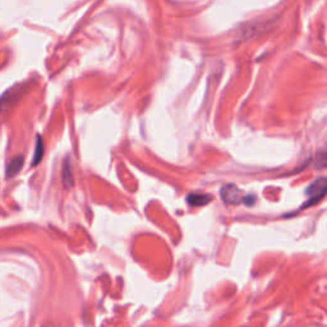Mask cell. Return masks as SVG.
<instances>
[{
    "label": "cell",
    "mask_w": 327,
    "mask_h": 327,
    "mask_svg": "<svg viewBox=\"0 0 327 327\" xmlns=\"http://www.w3.org/2000/svg\"><path fill=\"white\" fill-rule=\"evenodd\" d=\"M61 179L65 188H70L73 187V174L72 168H70V162L68 158H65L63 162V168H61Z\"/></svg>",
    "instance_id": "277c9868"
},
{
    "label": "cell",
    "mask_w": 327,
    "mask_h": 327,
    "mask_svg": "<svg viewBox=\"0 0 327 327\" xmlns=\"http://www.w3.org/2000/svg\"><path fill=\"white\" fill-rule=\"evenodd\" d=\"M23 162H25L23 156H17V157L12 158V160L8 162V165H7L6 177L8 178V179H11L12 177L17 175L18 173L21 172V169L23 168Z\"/></svg>",
    "instance_id": "3957f363"
},
{
    "label": "cell",
    "mask_w": 327,
    "mask_h": 327,
    "mask_svg": "<svg viewBox=\"0 0 327 327\" xmlns=\"http://www.w3.org/2000/svg\"><path fill=\"white\" fill-rule=\"evenodd\" d=\"M324 193H326V179L324 178H319V179H317L316 182H313L308 187L307 194L309 200L305 203L304 207L319 202L324 197Z\"/></svg>",
    "instance_id": "6da1fadb"
},
{
    "label": "cell",
    "mask_w": 327,
    "mask_h": 327,
    "mask_svg": "<svg viewBox=\"0 0 327 327\" xmlns=\"http://www.w3.org/2000/svg\"><path fill=\"white\" fill-rule=\"evenodd\" d=\"M220 193H221L222 201L226 203H229V205L238 203V202H240V200H241L240 191H239L235 186H231V184L222 187Z\"/></svg>",
    "instance_id": "7a4b0ae2"
},
{
    "label": "cell",
    "mask_w": 327,
    "mask_h": 327,
    "mask_svg": "<svg viewBox=\"0 0 327 327\" xmlns=\"http://www.w3.org/2000/svg\"><path fill=\"white\" fill-rule=\"evenodd\" d=\"M44 157V141L40 136H37L36 139V147H35V153H34V160H32V167L40 164V161Z\"/></svg>",
    "instance_id": "8992f818"
},
{
    "label": "cell",
    "mask_w": 327,
    "mask_h": 327,
    "mask_svg": "<svg viewBox=\"0 0 327 327\" xmlns=\"http://www.w3.org/2000/svg\"><path fill=\"white\" fill-rule=\"evenodd\" d=\"M212 197L210 194H203V193H192L187 197L189 205L192 206H203L207 205L208 202H211Z\"/></svg>",
    "instance_id": "5b68a950"
}]
</instances>
